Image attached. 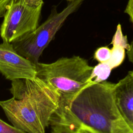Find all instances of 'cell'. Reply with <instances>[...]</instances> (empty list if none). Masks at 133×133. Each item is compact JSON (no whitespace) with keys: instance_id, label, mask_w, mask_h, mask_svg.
I'll return each instance as SVG.
<instances>
[{"instance_id":"1","label":"cell","mask_w":133,"mask_h":133,"mask_svg":"<svg viewBox=\"0 0 133 133\" xmlns=\"http://www.w3.org/2000/svg\"><path fill=\"white\" fill-rule=\"evenodd\" d=\"M12 97L0 106L12 125L27 133H45L59 107V96L45 82L34 78L11 81Z\"/></svg>"},{"instance_id":"2","label":"cell","mask_w":133,"mask_h":133,"mask_svg":"<svg viewBox=\"0 0 133 133\" xmlns=\"http://www.w3.org/2000/svg\"><path fill=\"white\" fill-rule=\"evenodd\" d=\"M114 84L105 81L88 85L74 98L69 112L96 133H133L116 104Z\"/></svg>"},{"instance_id":"3","label":"cell","mask_w":133,"mask_h":133,"mask_svg":"<svg viewBox=\"0 0 133 133\" xmlns=\"http://www.w3.org/2000/svg\"><path fill=\"white\" fill-rule=\"evenodd\" d=\"M36 77L51 87L59 96V107L53 116L69 112L74 98L84 88L93 84L90 77L93 69L85 59L78 56L62 57L50 63H38Z\"/></svg>"},{"instance_id":"4","label":"cell","mask_w":133,"mask_h":133,"mask_svg":"<svg viewBox=\"0 0 133 133\" xmlns=\"http://www.w3.org/2000/svg\"><path fill=\"white\" fill-rule=\"evenodd\" d=\"M83 1L70 2L67 6L59 12L57 11V7L53 6L50 15L44 23L33 32L12 43L15 49L34 64L39 63V58L44 50L54 38L66 18L75 11Z\"/></svg>"},{"instance_id":"5","label":"cell","mask_w":133,"mask_h":133,"mask_svg":"<svg viewBox=\"0 0 133 133\" xmlns=\"http://www.w3.org/2000/svg\"><path fill=\"white\" fill-rule=\"evenodd\" d=\"M43 0H12L0 26L3 41L12 43L39 26Z\"/></svg>"},{"instance_id":"6","label":"cell","mask_w":133,"mask_h":133,"mask_svg":"<svg viewBox=\"0 0 133 133\" xmlns=\"http://www.w3.org/2000/svg\"><path fill=\"white\" fill-rule=\"evenodd\" d=\"M0 73L11 81L32 79L36 77V66L19 54L12 43L3 41L0 44Z\"/></svg>"},{"instance_id":"7","label":"cell","mask_w":133,"mask_h":133,"mask_svg":"<svg viewBox=\"0 0 133 133\" xmlns=\"http://www.w3.org/2000/svg\"><path fill=\"white\" fill-rule=\"evenodd\" d=\"M113 94L121 115L133 131V70L114 84Z\"/></svg>"},{"instance_id":"8","label":"cell","mask_w":133,"mask_h":133,"mask_svg":"<svg viewBox=\"0 0 133 133\" xmlns=\"http://www.w3.org/2000/svg\"><path fill=\"white\" fill-rule=\"evenodd\" d=\"M112 70L107 62L99 63L93 68L90 80L93 84L104 82L109 77Z\"/></svg>"},{"instance_id":"9","label":"cell","mask_w":133,"mask_h":133,"mask_svg":"<svg viewBox=\"0 0 133 133\" xmlns=\"http://www.w3.org/2000/svg\"><path fill=\"white\" fill-rule=\"evenodd\" d=\"M125 49L119 45H113L111 48V56L107 63L112 69H114L122 64L125 58Z\"/></svg>"},{"instance_id":"10","label":"cell","mask_w":133,"mask_h":133,"mask_svg":"<svg viewBox=\"0 0 133 133\" xmlns=\"http://www.w3.org/2000/svg\"><path fill=\"white\" fill-rule=\"evenodd\" d=\"M111 44L112 45H121L126 50H128L129 48L130 44L128 43L127 36H125L123 35L121 25L120 24H118L117 26L116 31L112 38Z\"/></svg>"},{"instance_id":"11","label":"cell","mask_w":133,"mask_h":133,"mask_svg":"<svg viewBox=\"0 0 133 133\" xmlns=\"http://www.w3.org/2000/svg\"><path fill=\"white\" fill-rule=\"evenodd\" d=\"M111 56V49L108 46H102L98 48L94 54L95 60L99 63L107 62Z\"/></svg>"},{"instance_id":"12","label":"cell","mask_w":133,"mask_h":133,"mask_svg":"<svg viewBox=\"0 0 133 133\" xmlns=\"http://www.w3.org/2000/svg\"><path fill=\"white\" fill-rule=\"evenodd\" d=\"M0 133H27L0 119Z\"/></svg>"},{"instance_id":"13","label":"cell","mask_w":133,"mask_h":133,"mask_svg":"<svg viewBox=\"0 0 133 133\" xmlns=\"http://www.w3.org/2000/svg\"><path fill=\"white\" fill-rule=\"evenodd\" d=\"M124 12L129 16L130 21L133 24V0H128Z\"/></svg>"},{"instance_id":"14","label":"cell","mask_w":133,"mask_h":133,"mask_svg":"<svg viewBox=\"0 0 133 133\" xmlns=\"http://www.w3.org/2000/svg\"><path fill=\"white\" fill-rule=\"evenodd\" d=\"M12 0H0V18L4 16L8 5Z\"/></svg>"},{"instance_id":"15","label":"cell","mask_w":133,"mask_h":133,"mask_svg":"<svg viewBox=\"0 0 133 133\" xmlns=\"http://www.w3.org/2000/svg\"><path fill=\"white\" fill-rule=\"evenodd\" d=\"M76 133H96L89 128L82 125L81 127L76 130Z\"/></svg>"},{"instance_id":"16","label":"cell","mask_w":133,"mask_h":133,"mask_svg":"<svg viewBox=\"0 0 133 133\" xmlns=\"http://www.w3.org/2000/svg\"><path fill=\"white\" fill-rule=\"evenodd\" d=\"M68 1H69V2H71V1H74V0H66Z\"/></svg>"}]
</instances>
